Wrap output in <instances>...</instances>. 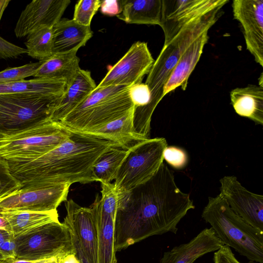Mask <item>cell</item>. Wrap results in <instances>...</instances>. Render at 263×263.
Listing matches in <instances>:
<instances>
[{"label":"cell","mask_w":263,"mask_h":263,"mask_svg":"<svg viewBox=\"0 0 263 263\" xmlns=\"http://www.w3.org/2000/svg\"><path fill=\"white\" fill-rule=\"evenodd\" d=\"M115 227L117 252L153 235L176 234L177 225L195 209L189 194L177 186L164 162L148 181L128 191H119Z\"/></svg>","instance_id":"cell-1"},{"label":"cell","mask_w":263,"mask_h":263,"mask_svg":"<svg viewBox=\"0 0 263 263\" xmlns=\"http://www.w3.org/2000/svg\"><path fill=\"white\" fill-rule=\"evenodd\" d=\"M71 132L67 140L39 157L7 162L11 174L22 185L33 181L51 184L92 182L91 171L96 162L110 148L119 147L110 141Z\"/></svg>","instance_id":"cell-2"},{"label":"cell","mask_w":263,"mask_h":263,"mask_svg":"<svg viewBox=\"0 0 263 263\" xmlns=\"http://www.w3.org/2000/svg\"><path fill=\"white\" fill-rule=\"evenodd\" d=\"M218 8L195 20L183 28L168 43L164 45L148 73L145 84L151 92L149 104L138 111L144 120L150 121L153 114L163 97L164 86L180 57L202 33L209 31L221 14Z\"/></svg>","instance_id":"cell-3"},{"label":"cell","mask_w":263,"mask_h":263,"mask_svg":"<svg viewBox=\"0 0 263 263\" xmlns=\"http://www.w3.org/2000/svg\"><path fill=\"white\" fill-rule=\"evenodd\" d=\"M128 86L98 87L60 122L70 131L87 133L98 130L134 107Z\"/></svg>","instance_id":"cell-4"},{"label":"cell","mask_w":263,"mask_h":263,"mask_svg":"<svg viewBox=\"0 0 263 263\" xmlns=\"http://www.w3.org/2000/svg\"><path fill=\"white\" fill-rule=\"evenodd\" d=\"M201 217L224 245L250 261L263 263V232L237 215L220 194L208 198Z\"/></svg>","instance_id":"cell-5"},{"label":"cell","mask_w":263,"mask_h":263,"mask_svg":"<svg viewBox=\"0 0 263 263\" xmlns=\"http://www.w3.org/2000/svg\"><path fill=\"white\" fill-rule=\"evenodd\" d=\"M71 132L49 119L22 130L0 135V157L7 162L30 161L67 140Z\"/></svg>","instance_id":"cell-6"},{"label":"cell","mask_w":263,"mask_h":263,"mask_svg":"<svg viewBox=\"0 0 263 263\" xmlns=\"http://www.w3.org/2000/svg\"><path fill=\"white\" fill-rule=\"evenodd\" d=\"M62 95L0 94V135L18 132L52 119Z\"/></svg>","instance_id":"cell-7"},{"label":"cell","mask_w":263,"mask_h":263,"mask_svg":"<svg viewBox=\"0 0 263 263\" xmlns=\"http://www.w3.org/2000/svg\"><path fill=\"white\" fill-rule=\"evenodd\" d=\"M167 146L164 138L157 137L139 141L129 148L115 179L117 190L128 191L151 179L163 162Z\"/></svg>","instance_id":"cell-8"},{"label":"cell","mask_w":263,"mask_h":263,"mask_svg":"<svg viewBox=\"0 0 263 263\" xmlns=\"http://www.w3.org/2000/svg\"><path fill=\"white\" fill-rule=\"evenodd\" d=\"M14 239L18 259L36 261L72 251L69 229L59 221L42 225Z\"/></svg>","instance_id":"cell-9"},{"label":"cell","mask_w":263,"mask_h":263,"mask_svg":"<svg viewBox=\"0 0 263 263\" xmlns=\"http://www.w3.org/2000/svg\"><path fill=\"white\" fill-rule=\"evenodd\" d=\"M69 183L51 184L42 181L24 184L14 194L0 200V210L48 212L67 200Z\"/></svg>","instance_id":"cell-10"},{"label":"cell","mask_w":263,"mask_h":263,"mask_svg":"<svg viewBox=\"0 0 263 263\" xmlns=\"http://www.w3.org/2000/svg\"><path fill=\"white\" fill-rule=\"evenodd\" d=\"M154 61L147 43L138 41L115 64L108 67L107 72L97 87L130 86L142 83Z\"/></svg>","instance_id":"cell-11"},{"label":"cell","mask_w":263,"mask_h":263,"mask_svg":"<svg viewBox=\"0 0 263 263\" xmlns=\"http://www.w3.org/2000/svg\"><path fill=\"white\" fill-rule=\"evenodd\" d=\"M229 2V0H162L160 26L164 34V45L189 24L218 8H222Z\"/></svg>","instance_id":"cell-12"},{"label":"cell","mask_w":263,"mask_h":263,"mask_svg":"<svg viewBox=\"0 0 263 263\" xmlns=\"http://www.w3.org/2000/svg\"><path fill=\"white\" fill-rule=\"evenodd\" d=\"M220 195L231 209L247 223L263 232V196L253 193L234 176H226L219 180Z\"/></svg>","instance_id":"cell-13"},{"label":"cell","mask_w":263,"mask_h":263,"mask_svg":"<svg viewBox=\"0 0 263 263\" xmlns=\"http://www.w3.org/2000/svg\"><path fill=\"white\" fill-rule=\"evenodd\" d=\"M232 6L243 28L247 50L263 67V0H234Z\"/></svg>","instance_id":"cell-14"},{"label":"cell","mask_w":263,"mask_h":263,"mask_svg":"<svg viewBox=\"0 0 263 263\" xmlns=\"http://www.w3.org/2000/svg\"><path fill=\"white\" fill-rule=\"evenodd\" d=\"M65 206L63 223L80 241L89 262L98 263V233L93 206H81L72 199L65 201Z\"/></svg>","instance_id":"cell-15"},{"label":"cell","mask_w":263,"mask_h":263,"mask_svg":"<svg viewBox=\"0 0 263 263\" xmlns=\"http://www.w3.org/2000/svg\"><path fill=\"white\" fill-rule=\"evenodd\" d=\"M70 0H34L22 11L14 28L18 38L41 27H53L61 20Z\"/></svg>","instance_id":"cell-16"},{"label":"cell","mask_w":263,"mask_h":263,"mask_svg":"<svg viewBox=\"0 0 263 263\" xmlns=\"http://www.w3.org/2000/svg\"><path fill=\"white\" fill-rule=\"evenodd\" d=\"M223 245L212 228H205L190 241L165 252L160 263H193L198 258L218 250Z\"/></svg>","instance_id":"cell-17"},{"label":"cell","mask_w":263,"mask_h":263,"mask_svg":"<svg viewBox=\"0 0 263 263\" xmlns=\"http://www.w3.org/2000/svg\"><path fill=\"white\" fill-rule=\"evenodd\" d=\"M208 31L202 33L182 53L164 86L163 97L178 87H181L183 90H186L189 78L209 40Z\"/></svg>","instance_id":"cell-18"},{"label":"cell","mask_w":263,"mask_h":263,"mask_svg":"<svg viewBox=\"0 0 263 263\" xmlns=\"http://www.w3.org/2000/svg\"><path fill=\"white\" fill-rule=\"evenodd\" d=\"M52 54L77 52L92 37L90 26L61 19L52 28Z\"/></svg>","instance_id":"cell-19"},{"label":"cell","mask_w":263,"mask_h":263,"mask_svg":"<svg viewBox=\"0 0 263 263\" xmlns=\"http://www.w3.org/2000/svg\"><path fill=\"white\" fill-rule=\"evenodd\" d=\"M96 86L90 72L80 68L62 96L52 114V120L60 122L84 101Z\"/></svg>","instance_id":"cell-20"},{"label":"cell","mask_w":263,"mask_h":263,"mask_svg":"<svg viewBox=\"0 0 263 263\" xmlns=\"http://www.w3.org/2000/svg\"><path fill=\"white\" fill-rule=\"evenodd\" d=\"M91 205L98 233V263H117L114 247L116 216L103 210L98 194Z\"/></svg>","instance_id":"cell-21"},{"label":"cell","mask_w":263,"mask_h":263,"mask_svg":"<svg viewBox=\"0 0 263 263\" xmlns=\"http://www.w3.org/2000/svg\"><path fill=\"white\" fill-rule=\"evenodd\" d=\"M231 103L239 116L263 124V87L249 85L230 92Z\"/></svg>","instance_id":"cell-22"},{"label":"cell","mask_w":263,"mask_h":263,"mask_svg":"<svg viewBox=\"0 0 263 263\" xmlns=\"http://www.w3.org/2000/svg\"><path fill=\"white\" fill-rule=\"evenodd\" d=\"M77 52L52 54L47 59L41 61L42 63L33 77L63 81L66 82L67 87L80 69V59Z\"/></svg>","instance_id":"cell-23"},{"label":"cell","mask_w":263,"mask_h":263,"mask_svg":"<svg viewBox=\"0 0 263 263\" xmlns=\"http://www.w3.org/2000/svg\"><path fill=\"white\" fill-rule=\"evenodd\" d=\"M133 113L134 107L122 117L103 127L83 134L110 141L116 143L120 148L127 150L136 143L145 140L134 131Z\"/></svg>","instance_id":"cell-24"},{"label":"cell","mask_w":263,"mask_h":263,"mask_svg":"<svg viewBox=\"0 0 263 263\" xmlns=\"http://www.w3.org/2000/svg\"><path fill=\"white\" fill-rule=\"evenodd\" d=\"M122 10L116 16L128 24L157 25L162 18V0H121Z\"/></svg>","instance_id":"cell-25"},{"label":"cell","mask_w":263,"mask_h":263,"mask_svg":"<svg viewBox=\"0 0 263 263\" xmlns=\"http://www.w3.org/2000/svg\"><path fill=\"white\" fill-rule=\"evenodd\" d=\"M15 238L42 225L59 221L57 210L48 212L0 210Z\"/></svg>","instance_id":"cell-26"},{"label":"cell","mask_w":263,"mask_h":263,"mask_svg":"<svg viewBox=\"0 0 263 263\" xmlns=\"http://www.w3.org/2000/svg\"><path fill=\"white\" fill-rule=\"evenodd\" d=\"M66 88L65 82L44 79L34 78L20 81L0 84V94L26 93L52 96L62 95Z\"/></svg>","instance_id":"cell-27"},{"label":"cell","mask_w":263,"mask_h":263,"mask_svg":"<svg viewBox=\"0 0 263 263\" xmlns=\"http://www.w3.org/2000/svg\"><path fill=\"white\" fill-rule=\"evenodd\" d=\"M126 153L127 150L117 147H112L104 153L92 167L93 181L109 183L115 180Z\"/></svg>","instance_id":"cell-28"},{"label":"cell","mask_w":263,"mask_h":263,"mask_svg":"<svg viewBox=\"0 0 263 263\" xmlns=\"http://www.w3.org/2000/svg\"><path fill=\"white\" fill-rule=\"evenodd\" d=\"M52 28L41 27L26 36L25 44L27 54L31 58L43 61L52 54Z\"/></svg>","instance_id":"cell-29"},{"label":"cell","mask_w":263,"mask_h":263,"mask_svg":"<svg viewBox=\"0 0 263 263\" xmlns=\"http://www.w3.org/2000/svg\"><path fill=\"white\" fill-rule=\"evenodd\" d=\"M42 61L30 63L23 66L9 67L0 71V84L9 83L34 76Z\"/></svg>","instance_id":"cell-30"},{"label":"cell","mask_w":263,"mask_h":263,"mask_svg":"<svg viewBox=\"0 0 263 263\" xmlns=\"http://www.w3.org/2000/svg\"><path fill=\"white\" fill-rule=\"evenodd\" d=\"M100 0H80L76 4L72 20L77 23L90 26L91 20L100 7Z\"/></svg>","instance_id":"cell-31"},{"label":"cell","mask_w":263,"mask_h":263,"mask_svg":"<svg viewBox=\"0 0 263 263\" xmlns=\"http://www.w3.org/2000/svg\"><path fill=\"white\" fill-rule=\"evenodd\" d=\"M22 186L11 174L7 161L0 157V200L14 194Z\"/></svg>","instance_id":"cell-32"},{"label":"cell","mask_w":263,"mask_h":263,"mask_svg":"<svg viewBox=\"0 0 263 263\" xmlns=\"http://www.w3.org/2000/svg\"><path fill=\"white\" fill-rule=\"evenodd\" d=\"M102 209L105 212L116 215L119 200V192L114 183H101Z\"/></svg>","instance_id":"cell-33"},{"label":"cell","mask_w":263,"mask_h":263,"mask_svg":"<svg viewBox=\"0 0 263 263\" xmlns=\"http://www.w3.org/2000/svg\"><path fill=\"white\" fill-rule=\"evenodd\" d=\"M128 93L134 105V111L143 108L150 102L151 92L145 83H140L130 86Z\"/></svg>","instance_id":"cell-34"},{"label":"cell","mask_w":263,"mask_h":263,"mask_svg":"<svg viewBox=\"0 0 263 263\" xmlns=\"http://www.w3.org/2000/svg\"><path fill=\"white\" fill-rule=\"evenodd\" d=\"M163 159L175 169H182L188 162L186 152L181 148L175 146H167L163 151Z\"/></svg>","instance_id":"cell-35"},{"label":"cell","mask_w":263,"mask_h":263,"mask_svg":"<svg viewBox=\"0 0 263 263\" xmlns=\"http://www.w3.org/2000/svg\"><path fill=\"white\" fill-rule=\"evenodd\" d=\"M27 53L26 49L15 45L0 36V59L16 58Z\"/></svg>","instance_id":"cell-36"},{"label":"cell","mask_w":263,"mask_h":263,"mask_svg":"<svg viewBox=\"0 0 263 263\" xmlns=\"http://www.w3.org/2000/svg\"><path fill=\"white\" fill-rule=\"evenodd\" d=\"M214 263H241L235 257L230 247L223 245L214 254ZM249 263H255L250 261Z\"/></svg>","instance_id":"cell-37"},{"label":"cell","mask_w":263,"mask_h":263,"mask_svg":"<svg viewBox=\"0 0 263 263\" xmlns=\"http://www.w3.org/2000/svg\"><path fill=\"white\" fill-rule=\"evenodd\" d=\"M100 9L101 12L104 15L117 16L120 13L122 10V1H102Z\"/></svg>","instance_id":"cell-38"},{"label":"cell","mask_w":263,"mask_h":263,"mask_svg":"<svg viewBox=\"0 0 263 263\" xmlns=\"http://www.w3.org/2000/svg\"><path fill=\"white\" fill-rule=\"evenodd\" d=\"M0 258H15V243L14 237L6 240L1 246Z\"/></svg>","instance_id":"cell-39"},{"label":"cell","mask_w":263,"mask_h":263,"mask_svg":"<svg viewBox=\"0 0 263 263\" xmlns=\"http://www.w3.org/2000/svg\"><path fill=\"white\" fill-rule=\"evenodd\" d=\"M70 233L71 237L72 247L80 262L89 263L80 241L73 232L70 231Z\"/></svg>","instance_id":"cell-40"},{"label":"cell","mask_w":263,"mask_h":263,"mask_svg":"<svg viewBox=\"0 0 263 263\" xmlns=\"http://www.w3.org/2000/svg\"><path fill=\"white\" fill-rule=\"evenodd\" d=\"M59 263H80L73 250L61 253L59 257Z\"/></svg>","instance_id":"cell-41"},{"label":"cell","mask_w":263,"mask_h":263,"mask_svg":"<svg viewBox=\"0 0 263 263\" xmlns=\"http://www.w3.org/2000/svg\"><path fill=\"white\" fill-rule=\"evenodd\" d=\"M0 263H34V261L21 260L16 258H0Z\"/></svg>","instance_id":"cell-42"},{"label":"cell","mask_w":263,"mask_h":263,"mask_svg":"<svg viewBox=\"0 0 263 263\" xmlns=\"http://www.w3.org/2000/svg\"><path fill=\"white\" fill-rule=\"evenodd\" d=\"M12 237H13V236L10 232L0 229V247L5 241Z\"/></svg>","instance_id":"cell-43"},{"label":"cell","mask_w":263,"mask_h":263,"mask_svg":"<svg viewBox=\"0 0 263 263\" xmlns=\"http://www.w3.org/2000/svg\"><path fill=\"white\" fill-rule=\"evenodd\" d=\"M60 254L53 257L34 261V263H59V257Z\"/></svg>","instance_id":"cell-44"},{"label":"cell","mask_w":263,"mask_h":263,"mask_svg":"<svg viewBox=\"0 0 263 263\" xmlns=\"http://www.w3.org/2000/svg\"><path fill=\"white\" fill-rule=\"evenodd\" d=\"M0 229L5 230L11 233L10 225L7 220L0 214Z\"/></svg>","instance_id":"cell-45"},{"label":"cell","mask_w":263,"mask_h":263,"mask_svg":"<svg viewBox=\"0 0 263 263\" xmlns=\"http://www.w3.org/2000/svg\"><path fill=\"white\" fill-rule=\"evenodd\" d=\"M10 0H2L0 1V21L2 18L4 12L7 7L8 6Z\"/></svg>","instance_id":"cell-46"},{"label":"cell","mask_w":263,"mask_h":263,"mask_svg":"<svg viewBox=\"0 0 263 263\" xmlns=\"http://www.w3.org/2000/svg\"><path fill=\"white\" fill-rule=\"evenodd\" d=\"M259 86L263 87V77L262 73H261L260 78H259Z\"/></svg>","instance_id":"cell-47"}]
</instances>
